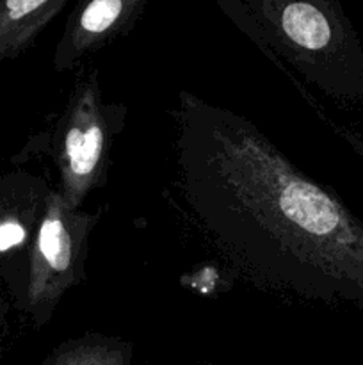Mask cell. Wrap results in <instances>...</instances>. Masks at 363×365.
Here are the masks:
<instances>
[{
  "label": "cell",
  "mask_w": 363,
  "mask_h": 365,
  "mask_svg": "<svg viewBox=\"0 0 363 365\" xmlns=\"http://www.w3.org/2000/svg\"><path fill=\"white\" fill-rule=\"evenodd\" d=\"M174 120V189L237 277L263 292L363 309V220L253 121L189 91Z\"/></svg>",
  "instance_id": "obj_1"
},
{
  "label": "cell",
  "mask_w": 363,
  "mask_h": 365,
  "mask_svg": "<svg viewBox=\"0 0 363 365\" xmlns=\"http://www.w3.org/2000/svg\"><path fill=\"white\" fill-rule=\"evenodd\" d=\"M263 43L326 98L363 109V45L338 0H242Z\"/></svg>",
  "instance_id": "obj_2"
},
{
  "label": "cell",
  "mask_w": 363,
  "mask_h": 365,
  "mask_svg": "<svg viewBox=\"0 0 363 365\" xmlns=\"http://www.w3.org/2000/svg\"><path fill=\"white\" fill-rule=\"evenodd\" d=\"M125 120L123 103L103 100L100 71H82L59 120L48 134H41L59 173L56 189L71 209H82L88 196L107 184L114 139Z\"/></svg>",
  "instance_id": "obj_3"
},
{
  "label": "cell",
  "mask_w": 363,
  "mask_h": 365,
  "mask_svg": "<svg viewBox=\"0 0 363 365\" xmlns=\"http://www.w3.org/2000/svg\"><path fill=\"white\" fill-rule=\"evenodd\" d=\"M98 221L100 214L71 209L56 187L50 189L20 285L13 294L16 309L34 328L46 327L66 292L85 282L89 237Z\"/></svg>",
  "instance_id": "obj_4"
},
{
  "label": "cell",
  "mask_w": 363,
  "mask_h": 365,
  "mask_svg": "<svg viewBox=\"0 0 363 365\" xmlns=\"http://www.w3.org/2000/svg\"><path fill=\"white\" fill-rule=\"evenodd\" d=\"M149 0H77L53 50V70L68 71L127 36Z\"/></svg>",
  "instance_id": "obj_5"
},
{
  "label": "cell",
  "mask_w": 363,
  "mask_h": 365,
  "mask_svg": "<svg viewBox=\"0 0 363 365\" xmlns=\"http://www.w3.org/2000/svg\"><path fill=\"white\" fill-rule=\"evenodd\" d=\"M50 189L45 177L25 170L0 177V278L9 287L14 273L25 269Z\"/></svg>",
  "instance_id": "obj_6"
},
{
  "label": "cell",
  "mask_w": 363,
  "mask_h": 365,
  "mask_svg": "<svg viewBox=\"0 0 363 365\" xmlns=\"http://www.w3.org/2000/svg\"><path fill=\"white\" fill-rule=\"evenodd\" d=\"M70 0H0V63L31 48Z\"/></svg>",
  "instance_id": "obj_7"
},
{
  "label": "cell",
  "mask_w": 363,
  "mask_h": 365,
  "mask_svg": "<svg viewBox=\"0 0 363 365\" xmlns=\"http://www.w3.org/2000/svg\"><path fill=\"white\" fill-rule=\"evenodd\" d=\"M130 342L102 334H85L64 341L43 365H130Z\"/></svg>",
  "instance_id": "obj_8"
},
{
  "label": "cell",
  "mask_w": 363,
  "mask_h": 365,
  "mask_svg": "<svg viewBox=\"0 0 363 365\" xmlns=\"http://www.w3.org/2000/svg\"><path fill=\"white\" fill-rule=\"evenodd\" d=\"M216 2H217V6H219V9L223 11V13L226 14L231 21H233L235 27L241 29V31L244 32V34L248 36V38L251 39V41L255 43V45L258 46V48L262 50V52L265 53V56L274 63L273 53L269 52V48H267L265 43H263L262 36H260L255 21L251 20V16H249L248 11H246L242 0H216Z\"/></svg>",
  "instance_id": "obj_9"
},
{
  "label": "cell",
  "mask_w": 363,
  "mask_h": 365,
  "mask_svg": "<svg viewBox=\"0 0 363 365\" xmlns=\"http://www.w3.org/2000/svg\"><path fill=\"white\" fill-rule=\"evenodd\" d=\"M7 314H9V303H7L6 296L2 294V285H0V328L6 327Z\"/></svg>",
  "instance_id": "obj_10"
},
{
  "label": "cell",
  "mask_w": 363,
  "mask_h": 365,
  "mask_svg": "<svg viewBox=\"0 0 363 365\" xmlns=\"http://www.w3.org/2000/svg\"><path fill=\"white\" fill-rule=\"evenodd\" d=\"M205 365H221V364H205Z\"/></svg>",
  "instance_id": "obj_11"
}]
</instances>
